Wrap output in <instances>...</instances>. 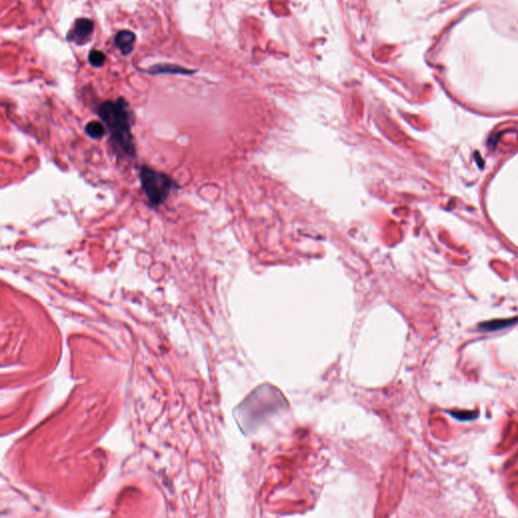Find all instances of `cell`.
I'll use <instances>...</instances> for the list:
<instances>
[{
	"label": "cell",
	"mask_w": 518,
	"mask_h": 518,
	"mask_svg": "<svg viewBox=\"0 0 518 518\" xmlns=\"http://www.w3.org/2000/svg\"><path fill=\"white\" fill-rule=\"evenodd\" d=\"M107 129L110 142L117 157L135 159L137 148L133 136L134 115L123 97L100 103L96 111Z\"/></svg>",
	"instance_id": "1"
},
{
	"label": "cell",
	"mask_w": 518,
	"mask_h": 518,
	"mask_svg": "<svg viewBox=\"0 0 518 518\" xmlns=\"http://www.w3.org/2000/svg\"><path fill=\"white\" fill-rule=\"evenodd\" d=\"M139 179L151 208H158L163 204L171 191L179 188L176 181L169 175L146 165L140 167Z\"/></svg>",
	"instance_id": "2"
},
{
	"label": "cell",
	"mask_w": 518,
	"mask_h": 518,
	"mask_svg": "<svg viewBox=\"0 0 518 518\" xmlns=\"http://www.w3.org/2000/svg\"><path fill=\"white\" fill-rule=\"evenodd\" d=\"M94 30V25L92 21L88 19H79L75 22L73 29L67 36L68 41L74 42L78 45L86 43Z\"/></svg>",
	"instance_id": "3"
},
{
	"label": "cell",
	"mask_w": 518,
	"mask_h": 518,
	"mask_svg": "<svg viewBox=\"0 0 518 518\" xmlns=\"http://www.w3.org/2000/svg\"><path fill=\"white\" fill-rule=\"evenodd\" d=\"M136 42V36L130 31H121L116 36V46L124 55H129L134 48Z\"/></svg>",
	"instance_id": "4"
},
{
	"label": "cell",
	"mask_w": 518,
	"mask_h": 518,
	"mask_svg": "<svg viewBox=\"0 0 518 518\" xmlns=\"http://www.w3.org/2000/svg\"><path fill=\"white\" fill-rule=\"evenodd\" d=\"M516 321H517V318L503 319V320H493V321L482 323L480 325V328L483 331H488V332L498 331V330H501V329H504V328H507V327L513 325Z\"/></svg>",
	"instance_id": "5"
},
{
	"label": "cell",
	"mask_w": 518,
	"mask_h": 518,
	"mask_svg": "<svg viewBox=\"0 0 518 518\" xmlns=\"http://www.w3.org/2000/svg\"><path fill=\"white\" fill-rule=\"evenodd\" d=\"M85 133L87 136H89L91 139L99 140L105 137L107 134V129L103 123L97 122V121H91L85 126Z\"/></svg>",
	"instance_id": "6"
},
{
	"label": "cell",
	"mask_w": 518,
	"mask_h": 518,
	"mask_svg": "<svg viewBox=\"0 0 518 518\" xmlns=\"http://www.w3.org/2000/svg\"><path fill=\"white\" fill-rule=\"evenodd\" d=\"M90 64L94 67H100L103 65L105 61H106V55L100 52V51H97V50H92L89 54V58H88Z\"/></svg>",
	"instance_id": "7"
},
{
	"label": "cell",
	"mask_w": 518,
	"mask_h": 518,
	"mask_svg": "<svg viewBox=\"0 0 518 518\" xmlns=\"http://www.w3.org/2000/svg\"><path fill=\"white\" fill-rule=\"evenodd\" d=\"M166 69H164L162 66H158L156 67L155 69L153 68L151 70V72L154 74H158V73H182V74H187V70L183 69V68H179V67H175L174 65H167V66H164Z\"/></svg>",
	"instance_id": "8"
},
{
	"label": "cell",
	"mask_w": 518,
	"mask_h": 518,
	"mask_svg": "<svg viewBox=\"0 0 518 518\" xmlns=\"http://www.w3.org/2000/svg\"><path fill=\"white\" fill-rule=\"evenodd\" d=\"M451 415L458 419V420H461V421H468V420H473L477 417V414L476 413H473V412H453L451 413Z\"/></svg>",
	"instance_id": "9"
}]
</instances>
